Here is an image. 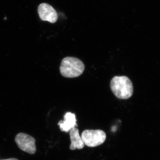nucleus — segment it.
Segmentation results:
<instances>
[{"label":"nucleus","instance_id":"7ed1b4c3","mask_svg":"<svg viewBox=\"0 0 160 160\" xmlns=\"http://www.w3.org/2000/svg\"><path fill=\"white\" fill-rule=\"evenodd\" d=\"M81 137L85 145L89 147H94L105 142L106 135L105 132L100 129H86L83 132Z\"/></svg>","mask_w":160,"mask_h":160},{"label":"nucleus","instance_id":"20e7f679","mask_svg":"<svg viewBox=\"0 0 160 160\" xmlns=\"http://www.w3.org/2000/svg\"><path fill=\"white\" fill-rule=\"evenodd\" d=\"M15 141L21 150L32 154L36 151L35 139L29 135L21 132L17 135Z\"/></svg>","mask_w":160,"mask_h":160},{"label":"nucleus","instance_id":"39448f33","mask_svg":"<svg viewBox=\"0 0 160 160\" xmlns=\"http://www.w3.org/2000/svg\"><path fill=\"white\" fill-rule=\"evenodd\" d=\"M38 13L41 19L51 23H54L57 21L58 15L55 9L47 3L40 4L38 9Z\"/></svg>","mask_w":160,"mask_h":160},{"label":"nucleus","instance_id":"f257e3e1","mask_svg":"<svg viewBox=\"0 0 160 160\" xmlns=\"http://www.w3.org/2000/svg\"><path fill=\"white\" fill-rule=\"evenodd\" d=\"M110 87L112 93L120 99H128L133 94L132 83L125 76L114 77L110 82Z\"/></svg>","mask_w":160,"mask_h":160},{"label":"nucleus","instance_id":"0eeeda50","mask_svg":"<svg viewBox=\"0 0 160 160\" xmlns=\"http://www.w3.org/2000/svg\"><path fill=\"white\" fill-rule=\"evenodd\" d=\"M69 136L71 140V145L70 149L73 150L76 149H83L85 146V144L83 142L82 137L80 136L79 133V130L77 128H72L69 131Z\"/></svg>","mask_w":160,"mask_h":160},{"label":"nucleus","instance_id":"6e6552de","mask_svg":"<svg viewBox=\"0 0 160 160\" xmlns=\"http://www.w3.org/2000/svg\"><path fill=\"white\" fill-rule=\"evenodd\" d=\"M1 160H18L17 159L14 158H11L7 159H4Z\"/></svg>","mask_w":160,"mask_h":160},{"label":"nucleus","instance_id":"f03ea898","mask_svg":"<svg viewBox=\"0 0 160 160\" xmlns=\"http://www.w3.org/2000/svg\"><path fill=\"white\" fill-rule=\"evenodd\" d=\"M85 68L84 63L79 59L67 57L62 60L60 71L61 74L64 77L74 78L82 74Z\"/></svg>","mask_w":160,"mask_h":160},{"label":"nucleus","instance_id":"423d86ee","mask_svg":"<svg viewBox=\"0 0 160 160\" xmlns=\"http://www.w3.org/2000/svg\"><path fill=\"white\" fill-rule=\"evenodd\" d=\"M58 125L62 131L69 132L72 128L77 126L75 114L71 112H66L64 116V121H60Z\"/></svg>","mask_w":160,"mask_h":160}]
</instances>
